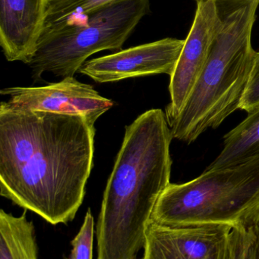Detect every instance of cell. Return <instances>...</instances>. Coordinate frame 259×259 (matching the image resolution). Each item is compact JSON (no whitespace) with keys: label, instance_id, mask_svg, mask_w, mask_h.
<instances>
[{"label":"cell","instance_id":"cell-3","mask_svg":"<svg viewBox=\"0 0 259 259\" xmlns=\"http://www.w3.org/2000/svg\"><path fill=\"white\" fill-rule=\"evenodd\" d=\"M216 1L218 32L185 106L168 124L173 138L188 144L240 109L255 57L252 32L259 0Z\"/></svg>","mask_w":259,"mask_h":259},{"label":"cell","instance_id":"cell-10","mask_svg":"<svg viewBox=\"0 0 259 259\" xmlns=\"http://www.w3.org/2000/svg\"><path fill=\"white\" fill-rule=\"evenodd\" d=\"M48 3L0 0V45L9 62H30L45 27Z\"/></svg>","mask_w":259,"mask_h":259},{"label":"cell","instance_id":"cell-6","mask_svg":"<svg viewBox=\"0 0 259 259\" xmlns=\"http://www.w3.org/2000/svg\"><path fill=\"white\" fill-rule=\"evenodd\" d=\"M233 228L211 225L169 226L150 222L141 259H232Z\"/></svg>","mask_w":259,"mask_h":259},{"label":"cell","instance_id":"cell-8","mask_svg":"<svg viewBox=\"0 0 259 259\" xmlns=\"http://www.w3.org/2000/svg\"><path fill=\"white\" fill-rule=\"evenodd\" d=\"M185 40L165 38L87 61L79 72L97 83H112L153 74L171 75Z\"/></svg>","mask_w":259,"mask_h":259},{"label":"cell","instance_id":"cell-1","mask_svg":"<svg viewBox=\"0 0 259 259\" xmlns=\"http://www.w3.org/2000/svg\"><path fill=\"white\" fill-rule=\"evenodd\" d=\"M94 124L82 115L0 104V194L50 225L83 203L94 165Z\"/></svg>","mask_w":259,"mask_h":259},{"label":"cell","instance_id":"cell-9","mask_svg":"<svg viewBox=\"0 0 259 259\" xmlns=\"http://www.w3.org/2000/svg\"><path fill=\"white\" fill-rule=\"evenodd\" d=\"M0 94L9 97V103L22 109L82 115L92 124L114 105L112 100L100 96L93 86L74 77L38 88H4Z\"/></svg>","mask_w":259,"mask_h":259},{"label":"cell","instance_id":"cell-17","mask_svg":"<svg viewBox=\"0 0 259 259\" xmlns=\"http://www.w3.org/2000/svg\"><path fill=\"white\" fill-rule=\"evenodd\" d=\"M228 1H229V0H228ZM232 1H236V0H232ZM242 1V0H241Z\"/></svg>","mask_w":259,"mask_h":259},{"label":"cell","instance_id":"cell-14","mask_svg":"<svg viewBox=\"0 0 259 259\" xmlns=\"http://www.w3.org/2000/svg\"><path fill=\"white\" fill-rule=\"evenodd\" d=\"M232 259H259V225L233 228Z\"/></svg>","mask_w":259,"mask_h":259},{"label":"cell","instance_id":"cell-13","mask_svg":"<svg viewBox=\"0 0 259 259\" xmlns=\"http://www.w3.org/2000/svg\"><path fill=\"white\" fill-rule=\"evenodd\" d=\"M117 0H49L45 27L71 23L73 17L87 16Z\"/></svg>","mask_w":259,"mask_h":259},{"label":"cell","instance_id":"cell-2","mask_svg":"<svg viewBox=\"0 0 259 259\" xmlns=\"http://www.w3.org/2000/svg\"><path fill=\"white\" fill-rule=\"evenodd\" d=\"M173 139L160 109L126 126L97 221V259H137L144 249L154 208L170 184Z\"/></svg>","mask_w":259,"mask_h":259},{"label":"cell","instance_id":"cell-12","mask_svg":"<svg viewBox=\"0 0 259 259\" xmlns=\"http://www.w3.org/2000/svg\"><path fill=\"white\" fill-rule=\"evenodd\" d=\"M0 259H38L36 231L27 210L20 216L0 211Z\"/></svg>","mask_w":259,"mask_h":259},{"label":"cell","instance_id":"cell-4","mask_svg":"<svg viewBox=\"0 0 259 259\" xmlns=\"http://www.w3.org/2000/svg\"><path fill=\"white\" fill-rule=\"evenodd\" d=\"M158 225H259V158L205 170L193 181L170 184L152 213Z\"/></svg>","mask_w":259,"mask_h":259},{"label":"cell","instance_id":"cell-16","mask_svg":"<svg viewBox=\"0 0 259 259\" xmlns=\"http://www.w3.org/2000/svg\"><path fill=\"white\" fill-rule=\"evenodd\" d=\"M259 108V52H255L252 69L243 94L240 109L248 113Z\"/></svg>","mask_w":259,"mask_h":259},{"label":"cell","instance_id":"cell-11","mask_svg":"<svg viewBox=\"0 0 259 259\" xmlns=\"http://www.w3.org/2000/svg\"><path fill=\"white\" fill-rule=\"evenodd\" d=\"M259 158V108L226 134L224 148L206 170L237 165Z\"/></svg>","mask_w":259,"mask_h":259},{"label":"cell","instance_id":"cell-5","mask_svg":"<svg viewBox=\"0 0 259 259\" xmlns=\"http://www.w3.org/2000/svg\"><path fill=\"white\" fill-rule=\"evenodd\" d=\"M149 12L150 0H117L88 14L85 24L47 27L27 64L32 77L38 80L46 72L74 77L92 55L121 50Z\"/></svg>","mask_w":259,"mask_h":259},{"label":"cell","instance_id":"cell-7","mask_svg":"<svg viewBox=\"0 0 259 259\" xmlns=\"http://www.w3.org/2000/svg\"><path fill=\"white\" fill-rule=\"evenodd\" d=\"M196 12L169 85L171 101L166 107L167 123L176 119L183 109L200 77L213 41L221 24L216 0H195Z\"/></svg>","mask_w":259,"mask_h":259},{"label":"cell","instance_id":"cell-18","mask_svg":"<svg viewBox=\"0 0 259 259\" xmlns=\"http://www.w3.org/2000/svg\"><path fill=\"white\" fill-rule=\"evenodd\" d=\"M66 259H70L69 258H66Z\"/></svg>","mask_w":259,"mask_h":259},{"label":"cell","instance_id":"cell-15","mask_svg":"<svg viewBox=\"0 0 259 259\" xmlns=\"http://www.w3.org/2000/svg\"><path fill=\"white\" fill-rule=\"evenodd\" d=\"M94 219L91 209L88 208L79 233L71 241L70 259H93L94 246Z\"/></svg>","mask_w":259,"mask_h":259}]
</instances>
